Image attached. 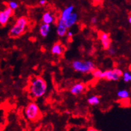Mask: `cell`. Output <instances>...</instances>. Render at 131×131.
<instances>
[{
    "label": "cell",
    "instance_id": "d4e9b609",
    "mask_svg": "<svg viewBox=\"0 0 131 131\" xmlns=\"http://www.w3.org/2000/svg\"><path fill=\"white\" fill-rule=\"evenodd\" d=\"M46 2H47L46 0H40V2H39V4H40V5H43L46 4Z\"/></svg>",
    "mask_w": 131,
    "mask_h": 131
},
{
    "label": "cell",
    "instance_id": "8992f818",
    "mask_svg": "<svg viewBox=\"0 0 131 131\" xmlns=\"http://www.w3.org/2000/svg\"><path fill=\"white\" fill-rule=\"evenodd\" d=\"M14 14V10L7 7L3 11H0V25L2 26H5L8 22L9 19L11 16Z\"/></svg>",
    "mask_w": 131,
    "mask_h": 131
},
{
    "label": "cell",
    "instance_id": "277c9868",
    "mask_svg": "<svg viewBox=\"0 0 131 131\" xmlns=\"http://www.w3.org/2000/svg\"><path fill=\"white\" fill-rule=\"evenodd\" d=\"M72 68L74 71L82 74L91 73L94 69L96 68L94 63L89 60H76L72 62Z\"/></svg>",
    "mask_w": 131,
    "mask_h": 131
},
{
    "label": "cell",
    "instance_id": "4316f807",
    "mask_svg": "<svg viewBox=\"0 0 131 131\" xmlns=\"http://www.w3.org/2000/svg\"><path fill=\"white\" fill-rule=\"evenodd\" d=\"M128 23H129L130 24H131V16H128Z\"/></svg>",
    "mask_w": 131,
    "mask_h": 131
},
{
    "label": "cell",
    "instance_id": "5b68a950",
    "mask_svg": "<svg viewBox=\"0 0 131 131\" xmlns=\"http://www.w3.org/2000/svg\"><path fill=\"white\" fill-rule=\"evenodd\" d=\"M123 72L119 68H113L102 72V79H105L108 81H118L121 79Z\"/></svg>",
    "mask_w": 131,
    "mask_h": 131
},
{
    "label": "cell",
    "instance_id": "ac0fdd59",
    "mask_svg": "<svg viewBox=\"0 0 131 131\" xmlns=\"http://www.w3.org/2000/svg\"><path fill=\"white\" fill-rule=\"evenodd\" d=\"M123 79L125 82H128L131 80V74L129 72H124L123 74Z\"/></svg>",
    "mask_w": 131,
    "mask_h": 131
},
{
    "label": "cell",
    "instance_id": "9a60e30c",
    "mask_svg": "<svg viewBox=\"0 0 131 131\" xmlns=\"http://www.w3.org/2000/svg\"><path fill=\"white\" fill-rule=\"evenodd\" d=\"M88 103L91 106H97L100 102V99L98 96H91L87 100Z\"/></svg>",
    "mask_w": 131,
    "mask_h": 131
},
{
    "label": "cell",
    "instance_id": "44dd1931",
    "mask_svg": "<svg viewBox=\"0 0 131 131\" xmlns=\"http://www.w3.org/2000/svg\"><path fill=\"white\" fill-rule=\"evenodd\" d=\"M103 1L104 0H92V3L94 5H98L102 4Z\"/></svg>",
    "mask_w": 131,
    "mask_h": 131
},
{
    "label": "cell",
    "instance_id": "30bf717a",
    "mask_svg": "<svg viewBox=\"0 0 131 131\" xmlns=\"http://www.w3.org/2000/svg\"><path fill=\"white\" fill-rule=\"evenodd\" d=\"M78 19V14L76 12H72L70 16V17L68 18L66 20L64 21L66 26L67 27L68 29L72 28L74 25H75L77 23Z\"/></svg>",
    "mask_w": 131,
    "mask_h": 131
},
{
    "label": "cell",
    "instance_id": "cb8c5ba5",
    "mask_svg": "<svg viewBox=\"0 0 131 131\" xmlns=\"http://www.w3.org/2000/svg\"><path fill=\"white\" fill-rule=\"evenodd\" d=\"M86 131H100V130H99L97 129V128H96L89 127L88 129L86 130Z\"/></svg>",
    "mask_w": 131,
    "mask_h": 131
},
{
    "label": "cell",
    "instance_id": "7c38bea8",
    "mask_svg": "<svg viewBox=\"0 0 131 131\" xmlns=\"http://www.w3.org/2000/svg\"><path fill=\"white\" fill-rule=\"evenodd\" d=\"M74 5H69V6H68L67 7H66L64 10L62 11V13H61L60 19H62V20L64 21H65L70 17L71 14L72 12H74Z\"/></svg>",
    "mask_w": 131,
    "mask_h": 131
},
{
    "label": "cell",
    "instance_id": "8fae6325",
    "mask_svg": "<svg viewBox=\"0 0 131 131\" xmlns=\"http://www.w3.org/2000/svg\"><path fill=\"white\" fill-rule=\"evenodd\" d=\"M64 50H65V48H64V46L60 42H57L52 46V48H51V52L53 55L61 56L64 53Z\"/></svg>",
    "mask_w": 131,
    "mask_h": 131
},
{
    "label": "cell",
    "instance_id": "7402d4cb",
    "mask_svg": "<svg viewBox=\"0 0 131 131\" xmlns=\"http://www.w3.org/2000/svg\"><path fill=\"white\" fill-rule=\"evenodd\" d=\"M73 35H74V33H73L72 31H71V30H68L67 33H66V36L69 38H72L73 36Z\"/></svg>",
    "mask_w": 131,
    "mask_h": 131
},
{
    "label": "cell",
    "instance_id": "ffe728a7",
    "mask_svg": "<svg viewBox=\"0 0 131 131\" xmlns=\"http://www.w3.org/2000/svg\"><path fill=\"white\" fill-rule=\"evenodd\" d=\"M106 50H108V53L109 55H111V56L115 55L116 53V49L114 48V47L111 46L110 47H109Z\"/></svg>",
    "mask_w": 131,
    "mask_h": 131
},
{
    "label": "cell",
    "instance_id": "52a82bcc",
    "mask_svg": "<svg viewBox=\"0 0 131 131\" xmlns=\"http://www.w3.org/2000/svg\"><path fill=\"white\" fill-rule=\"evenodd\" d=\"M98 38L101 41L104 50H107L111 46L112 40L108 34L104 31H100L98 33Z\"/></svg>",
    "mask_w": 131,
    "mask_h": 131
},
{
    "label": "cell",
    "instance_id": "7a4b0ae2",
    "mask_svg": "<svg viewBox=\"0 0 131 131\" xmlns=\"http://www.w3.org/2000/svg\"><path fill=\"white\" fill-rule=\"evenodd\" d=\"M28 19L25 16H21L16 20L15 24L9 30V36L13 38H16L21 36L27 29L28 26Z\"/></svg>",
    "mask_w": 131,
    "mask_h": 131
},
{
    "label": "cell",
    "instance_id": "2e32d148",
    "mask_svg": "<svg viewBox=\"0 0 131 131\" xmlns=\"http://www.w3.org/2000/svg\"><path fill=\"white\" fill-rule=\"evenodd\" d=\"M117 96L121 100H124V99L129 98L130 93L128 90H124V89H123V90H120L117 92Z\"/></svg>",
    "mask_w": 131,
    "mask_h": 131
},
{
    "label": "cell",
    "instance_id": "9c48e42d",
    "mask_svg": "<svg viewBox=\"0 0 131 131\" xmlns=\"http://www.w3.org/2000/svg\"><path fill=\"white\" fill-rule=\"evenodd\" d=\"M86 86L83 83H76L70 88V93L73 95H79L84 91Z\"/></svg>",
    "mask_w": 131,
    "mask_h": 131
},
{
    "label": "cell",
    "instance_id": "3957f363",
    "mask_svg": "<svg viewBox=\"0 0 131 131\" xmlns=\"http://www.w3.org/2000/svg\"><path fill=\"white\" fill-rule=\"evenodd\" d=\"M26 118L31 122H36L42 116L40 108L34 102H30L26 106L24 110Z\"/></svg>",
    "mask_w": 131,
    "mask_h": 131
},
{
    "label": "cell",
    "instance_id": "e0dca14e",
    "mask_svg": "<svg viewBox=\"0 0 131 131\" xmlns=\"http://www.w3.org/2000/svg\"><path fill=\"white\" fill-rule=\"evenodd\" d=\"M91 73L95 79H102V71L101 70L95 68L92 71Z\"/></svg>",
    "mask_w": 131,
    "mask_h": 131
},
{
    "label": "cell",
    "instance_id": "484cf974",
    "mask_svg": "<svg viewBox=\"0 0 131 131\" xmlns=\"http://www.w3.org/2000/svg\"><path fill=\"white\" fill-rule=\"evenodd\" d=\"M3 129H4V125H3V124L0 122V131H2Z\"/></svg>",
    "mask_w": 131,
    "mask_h": 131
},
{
    "label": "cell",
    "instance_id": "4fadbf2b",
    "mask_svg": "<svg viewBox=\"0 0 131 131\" xmlns=\"http://www.w3.org/2000/svg\"><path fill=\"white\" fill-rule=\"evenodd\" d=\"M55 21V17L50 12H46L42 16V22L43 24L51 25Z\"/></svg>",
    "mask_w": 131,
    "mask_h": 131
},
{
    "label": "cell",
    "instance_id": "603a6c76",
    "mask_svg": "<svg viewBox=\"0 0 131 131\" xmlns=\"http://www.w3.org/2000/svg\"><path fill=\"white\" fill-rule=\"evenodd\" d=\"M90 22L92 24H96L97 23V18L96 17H92L91 20H90Z\"/></svg>",
    "mask_w": 131,
    "mask_h": 131
},
{
    "label": "cell",
    "instance_id": "6da1fadb",
    "mask_svg": "<svg viewBox=\"0 0 131 131\" xmlns=\"http://www.w3.org/2000/svg\"><path fill=\"white\" fill-rule=\"evenodd\" d=\"M47 91V83L42 77H31L28 84V92L33 98H40L44 96Z\"/></svg>",
    "mask_w": 131,
    "mask_h": 131
},
{
    "label": "cell",
    "instance_id": "ba28073f",
    "mask_svg": "<svg viewBox=\"0 0 131 131\" xmlns=\"http://www.w3.org/2000/svg\"><path fill=\"white\" fill-rule=\"evenodd\" d=\"M68 29L66 26L64 21L59 18L57 22V27H56V33L58 36L60 37H64L66 35Z\"/></svg>",
    "mask_w": 131,
    "mask_h": 131
},
{
    "label": "cell",
    "instance_id": "5bb4252c",
    "mask_svg": "<svg viewBox=\"0 0 131 131\" xmlns=\"http://www.w3.org/2000/svg\"><path fill=\"white\" fill-rule=\"evenodd\" d=\"M51 26L49 24L42 23L40 26V34L42 37L48 36L49 32L50 31Z\"/></svg>",
    "mask_w": 131,
    "mask_h": 131
},
{
    "label": "cell",
    "instance_id": "d6986e66",
    "mask_svg": "<svg viewBox=\"0 0 131 131\" xmlns=\"http://www.w3.org/2000/svg\"><path fill=\"white\" fill-rule=\"evenodd\" d=\"M7 7L11 8L12 10H15L18 7V4L17 2H14V1H10L8 2L7 4Z\"/></svg>",
    "mask_w": 131,
    "mask_h": 131
}]
</instances>
